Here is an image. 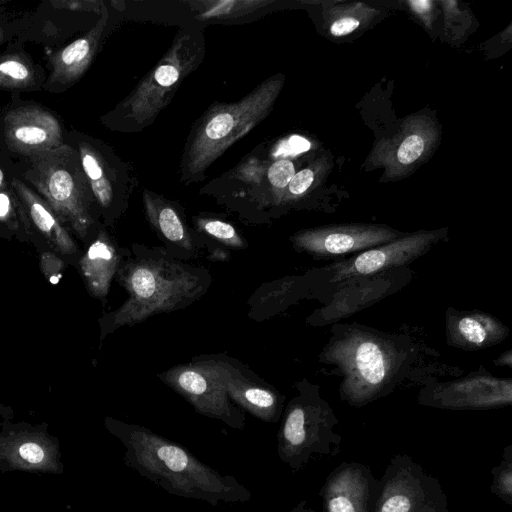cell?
I'll return each instance as SVG.
<instances>
[{
    "mask_svg": "<svg viewBox=\"0 0 512 512\" xmlns=\"http://www.w3.org/2000/svg\"><path fill=\"white\" fill-rule=\"evenodd\" d=\"M290 512H316L307 506V502L305 500L300 501L296 506H294Z\"/></svg>",
    "mask_w": 512,
    "mask_h": 512,
    "instance_id": "8d00e7d4",
    "label": "cell"
},
{
    "mask_svg": "<svg viewBox=\"0 0 512 512\" xmlns=\"http://www.w3.org/2000/svg\"><path fill=\"white\" fill-rule=\"evenodd\" d=\"M446 229L420 230L365 250L349 259L326 266L329 282L341 284L356 277H366L402 268L427 253L442 237Z\"/></svg>",
    "mask_w": 512,
    "mask_h": 512,
    "instance_id": "30bf717a",
    "label": "cell"
},
{
    "mask_svg": "<svg viewBox=\"0 0 512 512\" xmlns=\"http://www.w3.org/2000/svg\"><path fill=\"white\" fill-rule=\"evenodd\" d=\"M328 171V159L320 157L296 172L289 182L281 203L299 200L319 185Z\"/></svg>",
    "mask_w": 512,
    "mask_h": 512,
    "instance_id": "cb8c5ba5",
    "label": "cell"
},
{
    "mask_svg": "<svg viewBox=\"0 0 512 512\" xmlns=\"http://www.w3.org/2000/svg\"><path fill=\"white\" fill-rule=\"evenodd\" d=\"M408 5L411 9L417 14L419 17L423 19L426 23H430V15L432 13L433 2L428 0H416L409 1Z\"/></svg>",
    "mask_w": 512,
    "mask_h": 512,
    "instance_id": "836d02e7",
    "label": "cell"
},
{
    "mask_svg": "<svg viewBox=\"0 0 512 512\" xmlns=\"http://www.w3.org/2000/svg\"><path fill=\"white\" fill-rule=\"evenodd\" d=\"M119 264V257L105 234L100 233L80 260V267L91 293L104 297Z\"/></svg>",
    "mask_w": 512,
    "mask_h": 512,
    "instance_id": "ffe728a7",
    "label": "cell"
},
{
    "mask_svg": "<svg viewBox=\"0 0 512 512\" xmlns=\"http://www.w3.org/2000/svg\"><path fill=\"white\" fill-rule=\"evenodd\" d=\"M7 143L14 150L37 154L61 146V127L49 112L38 107H21L5 120Z\"/></svg>",
    "mask_w": 512,
    "mask_h": 512,
    "instance_id": "9a60e30c",
    "label": "cell"
},
{
    "mask_svg": "<svg viewBox=\"0 0 512 512\" xmlns=\"http://www.w3.org/2000/svg\"><path fill=\"white\" fill-rule=\"evenodd\" d=\"M20 457L31 464H38L45 457L44 450L40 445L34 442H27L19 448Z\"/></svg>",
    "mask_w": 512,
    "mask_h": 512,
    "instance_id": "1f68e13d",
    "label": "cell"
},
{
    "mask_svg": "<svg viewBox=\"0 0 512 512\" xmlns=\"http://www.w3.org/2000/svg\"><path fill=\"white\" fill-rule=\"evenodd\" d=\"M203 50L196 34L178 31L161 60L117 107V119L123 124V130L139 131L150 125L172 99L180 83L201 62Z\"/></svg>",
    "mask_w": 512,
    "mask_h": 512,
    "instance_id": "277c9868",
    "label": "cell"
},
{
    "mask_svg": "<svg viewBox=\"0 0 512 512\" xmlns=\"http://www.w3.org/2000/svg\"><path fill=\"white\" fill-rule=\"evenodd\" d=\"M272 0H202L188 1L192 10H197L199 21L227 20L250 15L268 5Z\"/></svg>",
    "mask_w": 512,
    "mask_h": 512,
    "instance_id": "603a6c76",
    "label": "cell"
},
{
    "mask_svg": "<svg viewBox=\"0 0 512 512\" xmlns=\"http://www.w3.org/2000/svg\"><path fill=\"white\" fill-rule=\"evenodd\" d=\"M32 79L29 67L18 57L10 56L0 61V85L21 87Z\"/></svg>",
    "mask_w": 512,
    "mask_h": 512,
    "instance_id": "83f0119b",
    "label": "cell"
},
{
    "mask_svg": "<svg viewBox=\"0 0 512 512\" xmlns=\"http://www.w3.org/2000/svg\"><path fill=\"white\" fill-rule=\"evenodd\" d=\"M375 13V10L364 4H356V7L342 9L330 23V34L335 37L346 36L357 30L363 23L369 22Z\"/></svg>",
    "mask_w": 512,
    "mask_h": 512,
    "instance_id": "d4e9b609",
    "label": "cell"
},
{
    "mask_svg": "<svg viewBox=\"0 0 512 512\" xmlns=\"http://www.w3.org/2000/svg\"><path fill=\"white\" fill-rule=\"evenodd\" d=\"M381 481L360 462H343L320 490L324 512H374Z\"/></svg>",
    "mask_w": 512,
    "mask_h": 512,
    "instance_id": "5bb4252c",
    "label": "cell"
},
{
    "mask_svg": "<svg viewBox=\"0 0 512 512\" xmlns=\"http://www.w3.org/2000/svg\"><path fill=\"white\" fill-rule=\"evenodd\" d=\"M497 366L512 367V351L509 349L502 353L496 360L493 361Z\"/></svg>",
    "mask_w": 512,
    "mask_h": 512,
    "instance_id": "d590c367",
    "label": "cell"
},
{
    "mask_svg": "<svg viewBox=\"0 0 512 512\" xmlns=\"http://www.w3.org/2000/svg\"><path fill=\"white\" fill-rule=\"evenodd\" d=\"M3 179H4V174H3L2 170L0 169V187L3 185Z\"/></svg>",
    "mask_w": 512,
    "mask_h": 512,
    "instance_id": "74e56055",
    "label": "cell"
},
{
    "mask_svg": "<svg viewBox=\"0 0 512 512\" xmlns=\"http://www.w3.org/2000/svg\"><path fill=\"white\" fill-rule=\"evenodd\" d=\"M409 357V349L392 337L353 323L333 333L321 360L342 375L341 399L362 407L392 389Z\"/></svg>",
    "mask_w": 512,
    "mask_h": 512,
    "instance_id": "7a4b0ae2",
    "label": "cell"
},
{
    "mask_svg": "<svg viewBox=\"0 0 512 512\" xmlns=\"http://www.w3.org/2000/svg\"><path fill=\"white\" fill-rule=\"evenodd\" d=\"M79 156L93 197L102 208H110L117 199L124 200L133 187V178L115 157L108 159L90 143L79 144Z\"/></svg>",
    "mask_w": 512,
    "mask_h": 512,
    "instance_id": "2e32d148",
    "label": "cell"
},
{
    "mask_svg": "<svg viewBox=\"0 0 512 512\" xmlns=\"http://www.w3.org/2000/svg\"><path fill=\"white\" fill-rule=\"evenodd\" d=\"M404 234L384 225H330L302 230L295 234L293 243L300 251L327 259L351 253L356 255Z\"/></svg>",
    "mask_w": 512,
    "mask_h": 512,
    "instance_id": "4fadbf2b",
    "label": "cell"
},
{
    "mask_svg": "<svg viewBox=\"0 0 512 512\" xmlns=\"http://www.w3.org/2000/svg\"><path fill=\"white\" fill-rule=\"evenodd\" d=\"M222 382L228 396L243 409L265 422L276 423L279 420L281 403L273 391L237 382L226 366H222Z\"/></svg>",
    "mask_w": 512,
    "mask_h": 512,
    "instance_id": "44dd1931",
    "label": "cell"
},
{
    "mask_svg": "<svg viewBox=\"0 0 512 512\" xmlns=\"http://www.w3.org/2000/svg\"><path fill=\"white\" fill-rule=\"evenodd\" d=\"M267 167V162L251 156L235 169V178L250 186H260L265 179Z\"/></svg>",
    "mask_w": 512,
    "mask_h": 512,
    "instance_id": "f546056e",
    "label": "cell"
},
{
    "mask_svg": "<svg viewBox=\"0 0 512 512\" xmlns=\"http://www.w3.org/2000/svg\"><path fill=\"white\" fill-rule=\"evenodd\" d=\"M40 267L47 280L57 284L62 277L63 261L55 254L45 252L41 255Z\"/></svg>",
    "mask_w": 512,
    "mask_h": 512,
    "instance_id": "4dcf8cb0",
    "label": "cell"
},
{
    "mask_svg": "<svg viewBox=\"0 0 512 512\" xmlns=\"http://www.w3.org/2000/svg\"><path fill=\"white\" fill-rule=\"evenodd\" d=\"M12 184L34 225L50 244L61 253H74V241L44 199L19 180L14 179Z\"/></svg>",
    "mask_w": 512,
    "mask_h": 512,
    "instance_id": "ac0fdd59",
    "label": "cell"
},
{
    "mask_svg": "<svg viewBox=\"0 0 512 512\" xmlns=\"http://www.w3.org/2000/svg\"><path fill=\"white\" fill-rule=\"evenodd\" d=\"M295 173L294 163L286 157L278 158L268 165L265 179L268 181L272 199L276 204L281 203L285 190Z\"/></svg>",
    "mask_w": 512,
    "mask_h": 512,
    "instance_id": "484cf974",
    "label": "cell"
},
{
    "mask_svg": "<svg viewBox=\"0 0 512 512\" xmlns=\"http://www.w3.org/2000/svg\"><path fill=\"white\" fill-rule=\"evenodd\" d=\"M490 491L508 505H512V445H508L502 459L491 470Z\"/></svg>",
    "mask_w": 512,
    "mask_h": 512,
    "instance_id": "4316f807",
    "label": "cell"
},
{
    "mask_svg": "<svg viewBox=\"0 0 512 512\" xmlns=\"http://www.w3.org/2000/svg\"><path fill=\"white\" fill-rule=\"evenodd\" d=\"M508 335V327L491 314L479 310H447L446 337L447 343L453 347L481 350L505 341Z\"/></svg>",
    "mask_w": 512,
    "mask_h": 512,
    "instance_id": "e0dca14e",
    "label": "cell"
},
{
    "mask_svg": "<svg viewBox=\"0 0 512 512\" xmlns=\"http://www.w3.org/2000/svg\"><path fill=\"white\" fill-rule=\"evenodd\" d=\"M26 178L44 197L58 218L84 237L92 224L89 212L93 196L79 153L61 145L32 155Z\"/></svg>",
    "mask_w": 512,
    "mask_h": 512,
    "instance_id": "5b68a950",
    "label": "cell"
},
{
    "mask_svg": "<svg viewBox=\"0 0 512 512\" xmlns=\"http://www.w3.org/2000/svg\"><path fill=\"white\" fill-rule=\"evenodd\" d=\"M197 225L202 231L226 245L233 247L244 246V242L236 229L227 222L213 218H199Z\"/></svg>",
    "mask_w": 512,
    "mask_h": 512,
    "instance_id": "f1b7e54d",
    "label": "cell"
},
{
    "mask_svg": "<svg viewBox=\"0 0 512 512\" xmlns=\"http://www.w3.org/2000/svg\"><path fill=\"white\" fill-rule=\"evenodd\" d=\"M121 276L130 297L114 314V326L134 324L154 313L172 309L198 290V281L192 274L166 261L130 264Z\"/></svg>",
    "mask_w": 512,
    "mask_h": 512,
    "instance_id": "52a82bcc",
    "label": "cell"
},
{
    "mask_svg": "<svg viewBox=\"0 0 512 512\" xmlns=\"http://www.w3.org/2000/svg\"><path fill=\"white\" fill-rule=\"evenodd\" d=\"M441 128L429 116L406 118L391 137L375 144L367 163L371 168H383L390 179L404 177L414 171L433 153L438 145Z\"/></svg>",
    "mask_w": 512,
    "mask_h": 512,
    "instance_id": "9c48e42d",
    "label": "cell"
},
{
    "mask_svg": "<svg viewBox=\"0 0 512 512\" xmlns=\"http://www.w3.org/2000/svg\"><path fill=\"white\" fill-rule=\"evenodd\" d=\"M418 402L449 410H483L509 406L512 403V381L509 378L475 373L422 390Z\"/></svg>",
    "mask_w": 512,
    "mask_h": 512,
    "instance_id": "7c38bea8",
    "label": "cell"
},
{
    "mask_svg": "<svg viewBox=\"0 0 512 512\" xmlns=\"http://www.w3.org/2000/svg\"><path fill=\"white\" fill-rule=\"evenodd\" d=\"M284 81L283 75H274L236 102L210 106L188 135L181 180L188 184L201 180L212 163L267 117Z\"/></svg>",
    "mask_w": 512,
    "mask_h": 512,
    "instance_id": "3957f363",
    "label": "cell"
},
{
    "mask_svg": "<svg viewBox=\"0 0 512 512\" xmlns=\"http://www.w3.org/2000/svg\"><path fill=\"white\" fill-rule=\"evenodd\" d=\"M374 512H449L439 480L405 454L391 458Z\"/></svg>",
    "mask_w": 512,
    "mask_h": 512,
    "instance_id": "ba28073f",
    "label": "cell"
},
{
    "mask_svg": "<svg viewBox=\"0 0 512 512\" xmlns=\"http://www.w3.org/2000/svg\"><path fill=\"white\" fill-rule=\"evenodd\" d=\"M108 428L124 445V464L166 492L203 500L245 503L251 492L232 475H221L181 444L146 427L110 420Z\"/></svg>",
    "mask_w": 512,
    "mask_h": 512,
    "instance_id": "6da1fadb",
    "label": "cell"
},
{
    "mask_svg": "<svg viewBox=\"0 0 512 512\" xmlns=\"http://www.w3.org/2000/svg\"><path fill=\"white\" fill-rule=\"evenodd\" d=\"M2 36H3V32H2V30L0 29V41L2 40Z\"/></svg>",
    "mask_w": 512,
    "mask_h": 512,
    "instance_id": "f35d334b",
    "label": "cell"
},
{
    "mask_svg": "<svg viewBox=\"0 0 512 512\" xmlns=\"http://www.w3.org/2000/svg\"><path fill=\"white\" fill-rule=\"evenodd\" d=\"M167 381L197 412L221 420L232 428H244V413L230 402L222 382V366L205 363L177 367L167 374Z\"/></svg>",
    "mask_w": 512,
    "mask_h": 512,
    "instance_id": "8fae6325",
    "label": "cell"
},
{
    "mask_svg": "<svg viewBox=\"0 0 512 512\" xmlns=\"http://www.w3.org/2000/svg\"><path fill=\"white\" fill-rule=\"evenodd\" d=\"M11 212L12 209L9 197L4 193H0V220L7 221L11 216Z\"/></svg>",
    "mask_w": 512,
    "mask_h": 512,
    "instance_id": "e575fe53",
    "label": "cell"
},
{
    "mask_svg": "<svg viewBox=\"0 0 512 512\" xmlns=\"http://www.w3.org/2000/svg\"><path fill=\"white\" fill-rule=\"evenodd\" d=\"M144 209L150 223L170 242L184 249L192 248V241L174 207L161 196L143 191Z\"/></svg>",
    "mask_w": 512,
    "mask_h": 512,
    "instance_id": "7402d4cb",
    "label": "cell"
},
{
    "mask_svg": "<svg viewBox=\"0 0 512 512\" xmlns=\"http://www.w3.org/2000/svg\"><path fill=\"white\" fill-rule=\"evenodd\" d=\"M311 148V143L298 135H294L290 137L284 144H282V153L284 155H296L298 153H303L308 151Z\"/></svg>",
    "mask_w": 512,
    "mask_h": 512,
    "instance_id": "d6a6232c",
    "label": "cell"
},
{
    "mask_svg": "<svg viewBox=\"0 0 512 512\" xmlns=\"http://www.w3.org/2000/svg\"><path fill=\"white\" fill-rule=\"evenodd\" d=\"M338 419L315 391L294 398L286 408L277 434V453L297 472L316 457L335 456L342 437L335 431Z\"/></svg>",
    "mask_w": 512,
    "mask_h": 512,
    "instance_id": "8992f818",
    "label": "cell"
},
{
    "mask_svg": "<svg viewBox=\"0 0 512 512\" xmlns=\"http://www.w3.org/2000/svg\"><path fill=\"white\" fill-rule=\"evenodd\" d=\"M106 17L83 37L75 40L52 58L54 81L62 83L78 79L89 66L105 27Z\"/></svg>",
    "mask_w": 512,
    "mask_h": 512,
    "instance_id": "d6986e66",
    "label": "cell"
}]
</instances>
